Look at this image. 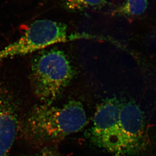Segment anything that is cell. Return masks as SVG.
<instances>
[{"label": "cell", "instance_id": "cell-1", "mask_svg": "<svg viewBox=\"0 0 156 156\" xmlns=\"http://www.w3.org/2000/svg\"><path fill=\"white\" fill-rule=\"evenodd\" d=\"M87 122L83 104L70 101L61 106L35 105L26 115L21 128L28 140L46 146L81 131Z\"/></svg>", "mask_w": 156, "mask_h": 156}, {"label": "cell", "instance_id": "cell-2", "mask_svg": "<svg viewBox=\"0 0 156 156\" xmlns=\"http://www.w3.org/2000/svg\"><path fill=\"white\" fill-rule=\"evenodd\" d=\"M65 52L57 48L40 51L32 62L30 80L33 93L41 103L53 104L75 75Z\"/></svg>", "mask_w": 156, "mask_h": 156}, {"label": "cell", "instance_id": "cell-3", "mask_svg": "<svg viewBox=\"0 0 156 156\" xmlns=\"http://www.w3.org/2000/svg\"><path fill=\"white\" fill-rule=\"evenodd\" d=\"M67 25L50 19L35 21L16 41L0 49V62L40 51L69 38Z\"/></svg>", "mask_w": 156, "mask_h": 156}, {"label": "cell", "instance_id": "cell-4", "mask_svg": "<svg viewBox=\"0 0 156 156\" xmlns=\"http://www.w3.org/2000/svg\"><path fill=\"white\" fill-rule=\"evenodd\" d=\"M121 104L116 98L103 101L97 108L93 125L89 131V138L93 144L113 156H120Z\"/></svg>", "mask_w": 156, "mask_h": 156}, {"label": "cell", "instance_id": "cell-5", "mask_svg": "<svg viewBox=\"0 0 156 156\" xmlns=\"http://www.w3.org/2000/svg\"><path fill=\"white\" fill-rule=\"evenodd\" d=\"M120 156H136L149 146L144 113L134 102L123 103L119 114Z\"/></svg>", "mask_w": 156, "mask_h": 156}, {"label": "cell", "instance_id": "cell-6", "mask_svg": "<svg viewBox=\"0 0 156 156\" xmlns=\"http://www.w3.org/2000/svg\"><path fill=\"white\" fill-rule=\"evenodd\" d=\"M20 125V106L14 93L0 82V156H10Z\"/></svg>", "mask_w": 156, "mask_h": 156}, {"label": "cell", "instance_id": "cell-7", "mask_svg": "<svg viewBox=\"0 0 156 156\" xmlns=\"http://www.w3.org/2000/svg\"><path fill=\"white\" fill-rule=\"evenodd\" d=\"M147 0H125L123 3L112 12V15H141L147 9Z\"/></svg>", "mask_w": 156, "mask_h": 156}, {"label": "cell", "instance_id": "cell-8", "mask_svg": "<svg viewBox=\"0 0 156 156\" xmlns=\"http://www.w3.org/2000/svg\"><path fill=\"white\" fill-rule=\"evenodd\" d=\"M107 2V0H64V6L70 12H80L90 8L102 7Z\"/></svg>", "mask_w": 156, "mask_h": 156}, {"label": "cell", "instance_id": "cell-9", "mask_svg": "<svg viewBox=\"0 0 156 156\" xmlns=\"http://www.w3.org/2000/svg\"><path fill=\"white\" fill-rule=\"evenodd\" d=\"M35 156H61L59 151L54 144L44 146Z\"/></svg>", "mask_w": 156, "mask_h": 156}]
</instances>
